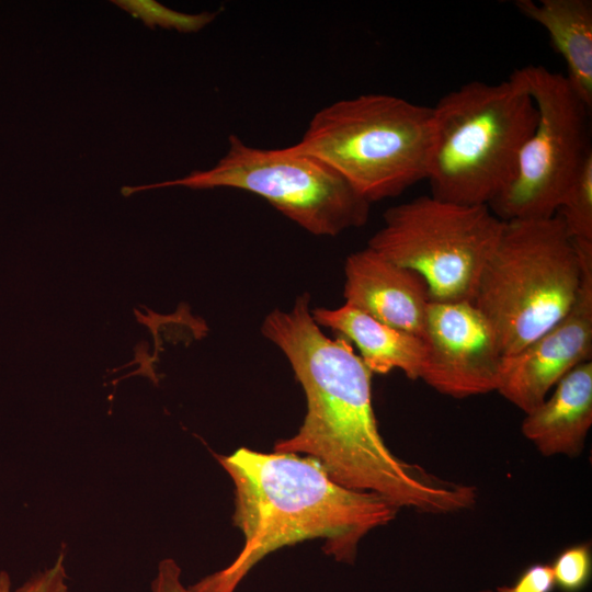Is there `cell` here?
Segmentation results:
<instances>
[{
  "instance_id": "cell-1",
  "label": "cell",
  "mask_w": 592,
  "mask_h": 592,
  "mask_svg": "<svg viewBox=\"0 0 592 592\" xmlns=\"http://www.w3.org/2000/svg\"><path fill=\"white\" fill-rule=\"evenodd\" d=\"M309 299L303 294L289 310L271 311L261 327L288 360L307 403L297 433L277 441L274 452L310 456L335 482L379 493L398 509L426 514L473 509L474 486L443 479L388 448L372 405L373 373L346 339L321 331Z\"/></svg>"
},
{
  "instance_id": "cell-2",
  "label": "cell",
  "mask_w": 592,
  "mask_h": 592,
  "mask_svg": "<svg viewBox=\"0 0 592 592\" xmlns=\"http://www.w3.org/2000/svg\"><path fill=\"white\" fill-rule=\"evenodd\" d=\"M216 458L232 479V520L244 542L227 567L189 587L190 592H235L266 555L311 538H323L327 555L352 563L360 540L399 511L379 493L335 482L310 456L241 447Z\"/></svg>"
},
{
  "instance_id": "cell-3",
  "label": "cell",
  "mask_w": 592,
  "mask_h": 592,
  "mask_svg": "<svg viewBox=\"0 0 592 592\" xmlns=\"http://www.w3.org/2000/svg\"><path fill=\"white\" fill-rule=\"evenodd\" d=\"M433 114L426 180L431 195L487 205L514 177L537 109L519 69L498 83L470 81L443 95Z\"/></svg>"
},
{
  "instance_id": "cell-4",
  "label": "cell",
  "mask_w": 592,
  "mask_h": 592,
  "mask_svg": "<svg viewBox=\"0 0 592 592\" xmlns=\"http://www.w3.org/2000/svg\"><path fill=\"white\" fill-rule=\"evenodd\" d=\"M592 243L573 241L558 215L504 221L471 303L494 328L504 356L519 353L573 306Z\"/></svg>"
},
{
  "instance_id": "cell-5",
  "label": "cell",
  "mask_w": 592,
  "mask_h": 592,
  "mask_svg": "<svg viewBox=\"0 0 592 592\" xmlns=\"http://www.w3.org/2000/svg\"><path fill=\"white\" fill-rule=\"evenodd\" d=\"M432 107L365 93L319 110L295 145L339 173L368 203L426 180Z\"/></svg>"
},
{
  "instance_id": "cell-6",
  "label": "cell",
  "mask_w": 592,
  "mask_h": 592,
  "mask_svg": "<svg viewBox=\"0 0 592 592\" xmlns=\"http://www.w3.org/2000/svg\"><path fill=\"white\" fill-rule=\"evenodd\" d=\"M186 186L192 190L228 187L267 201L284 216L317 236H337L366 224L371 203L339 173L295 145L263 149L230 135L226 155L213 168L157 184L127 186L124 196L149 189Z\"/></svg>"
},
{
  "instance_id": "cell-7",
  "label": "cell",
  "mask_w": 592,
  "mask_h": 592,
  "mask_svg": "<svg viewBox=\"0 0 592 592\" xmlns=\"http://www.w3.org/2000/svg\"><path fill=\"white\" fill-rule=\"evenodd\" d=\"M503 223L487 205L422 195L387 209L367 247L419 273L432 301H471Z\"/></svg>"
},
{
  "instance_id": "cell-8",
  "label": "cell",
  "mask_w": 592,
  "mask_h": 592,
  "mask_svg": "<svg viewBox=\"0 0 592 592\" xmlns=\"http://www.w3.org/2000/svg\"><path fill=\"white\" fill-rule=\"evenodd\" d=\"M538 117L514 177L488 207L502 221L556 215L561 197L592 152L590 112L565 75L544 66L519 69Z\"/></svg>"
},
{
  "instance_id": "cell-9",
  "label": "cell",
  "mask_w": 592,
  "mask_h": 592,
  "mask_svg": "<svg viewBox=\"0 0 592 592\" xmlns=\"http://www.w3.org/2000/svg\"><path fill=\"white\" fill-rule=\"evenodd\" d=\"M420 379L436 391L466 398L498 391L504 353L498 334L471 301H430Z\"/></svg>"
},
{
  "instance_id": "cell-10",
  "label": "cell",
  "mask_w": 592,
  "mask_h": 592,
  "mask_svg": "<svg viewBox=\"0 0 592 592\" xmlns=\"http://www.w3.org/2000/svg\"><path fill=\"white\" fill-rule=\"evenodd\" d=\"M592 356V254L584 259L578 297L554 327L514 355L505 356L498 392L531 412L556 384Z\"/></svg>"
},
{
  "instance_id": "cell-11",
  "label": "cell",
  "mask_w": 592,
  "mask_h": 592,
  "mask_svg": "<svg viewBox=\"0 0 592 592\" xmlns=\"http://www.w3.org/2000/svg\"><path fill=\"white\" fill-rule=\"evenodd\" d=\"M345 304L396 329L423 337L431 301L425 280L366 247L344 265Z\"/></svg>"
},
{
  "instance_id": "cell-12",
  "label": "cell",
  "mask_w": 592,
  "mask_h": 592,
  "mask_svg": "<svg viewBox=\"0 0 592 592\" xmlns=\"http://www.w3.org/2000/svg\"><path fill=\"white\" fill-rule=\"evenodd\" d=\"M525 414L522 433L543 456H579L592 425V362L573 367Z\"/></svg>"
},
{
  "instance_id": "cell-13",
  "label": "cell",
  "mask_w": 592,
  "mask_h": 592,
  "mask_svg": "<svg viewBox=\"0 0 592 592\" xmlns=\"http://www.w3.org/2000/svg\"><path fill=\"white\" fill-rule=\"evenodd\" d=\"M311 316L319 327L354 343L373 374L399 369L409 379H420L426 355L422 338L385 325L348 304L333 309L319 307Z\"/></svg>"
},
{
  "instance_id": "cell-14",
  "label": "cell",
  "mask_w": 592,
  "mask_h": 592,
  "mask_svg": "<svg viewBox=\"0 0 592 592\" xmlns=\"http://www.w3.org/2000/svg\"><path fill=\"white\" fill-rule=\"evenodd\" d=\"M514 5L548 33L563 58L568 83L583 103L592 107V1L517 0Z\"/></svg>"
},
{
  "instance_id": "cell-15",
  "label": "cell",
  "mask_w": 592,
  "mask_h": 592,
  "mask_svg": "<svg viewBox=\"0 0 592 592\" xmlns=\"http://www.w3.org/2000/svg\"><path fill=\"white\" fill-rule=\"evenodd\" d=\"M556 215L572 240L592 242V152L565 191Z\"/></svg>"
},
{
  "instance_id": "cell-16",
  "label": "cell",
  "mask_w": 592,
  "mask_h": 592,
  "mask_svg": "<svg viewBox=\"0 0 592 592\" xmlns=\"http://www.w3.org/2000/svg\"><path fill=\"white\" fill-rule=\"evenodd\" d=\"M112 2L133 16L140 19L151 29L161 26L182 33L198 32L217 16V12L197 14L178 12L155 0H114Z\"/></svg>"
},
{
  "instance_id": "cell-17",
  "label": "cell",
  "mask_w": 592,
  "mask_h": 592,
  "mask_svg": "<svg viewBox=\"0 0 592 592\" xmlns=\"http://www.w3.org/2000/svg\"><path fill=\"white\" fill-rule=\"evenodd\" d=\"M555 585L562 592H580L591 579L592 550L588 542L562 549L550 563Z\"/></svg>"
},
{
  "instance_id": "cell-18",
  "label": "cell",
  "mask_w": 592,
  "mask_h": 592,
  "mask_svg": "<svg viewBox=\"0 0 592 592\" xmlns=\"http://www.w3.org/2000/svg\"><path fill=\"white\" fill-rule=\"evenodd\" d=\"M65 550H60L55 562L30 578L14 592H70L65 567ZM0 592H13L11 579L7 571H0Z\"/></svg>"
},
{
  "instance_id": "cell-19",
  "label": "cell",
  "mask_w": 592,
  "mask_h": 592,
  "mask_svg": "<svg viewBox=\"0 0 592 592\" xmlns=\"http://www.w3.org/2000/svg\"><path fill=\"white\" fill-rule=\"evenodd\" d=\"M555 588L550 563L536 562L526 567L512 584L498 587L496 592H553Z\"/></svg>"
},
{
  "instance_id": "cell-20",
  "label": "cell",
  "mask_w": 592,
  "mask_h": 592,
  "mask_svg": "<svg viewBox=\"0 0 592 592\" xmlns=\"http://www.w3.org/2000/svg\"><path fill=\"white\" fill-rule=\"evenodd\" d=\"M182 570L174 559L166 558L158 565L151 592H190L181 580Z\"/></svg>"
},
{
  "instance_id": "cell-21",
  "label": "cell",
  "mask_w": 592,
  "mask_h": 592,
  "mask_svg": "<svg viewBox=\"0 0 592 592\" xmlns=\"http://www.w3.org/2000/svg\"><path fill=\"white\" fill-rule=\"evenodd\" d=\"M477 592H496V591H492V590H490V589H483V590H479V591H477Z\"/></svg>"
}]
</instances>
